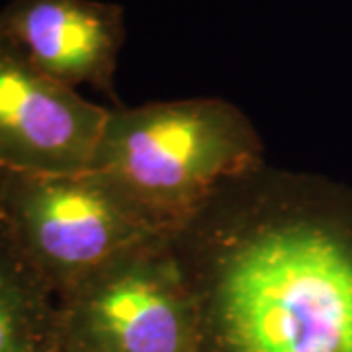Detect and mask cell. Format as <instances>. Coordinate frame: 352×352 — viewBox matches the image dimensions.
I'll return each mask as SVG.
<instances>
[{"mask_svg": "<svg viewBox=\"0 0 352 352\" xmlns=\"http://www.w3.org/2000/svg\"><path fill=\"white\" fill-rule=\"evenodd\" d=\"M168 239L200 352H352V190L264 163Z\"/></svg>", "mask_w": 352, "mask_h": 352, "instance_id": "1", "label": "cell"}, {"mask_svg": "<svg viewBox=\"0 0 352 352\" xmlns=\"http://www.w3.org/2000/svg\"><path fill=\"white\" fill-rule=\"evenodd\" d=\"M264 163L263 139L247 113L201 96L112 106L90 168L170 235L223 184Z\"/></svg>", "mask_w": 352, "mask_h": 352, "instance_id": "2", "label": "cell"}, {"mask_svg": "<svg viewBox=\"0 0 352 352\" xmlns=\"http://www.w3.org/2000/svg\"><path fill=\"white\" fill-rule=\"evenodd\" d=\"M0 229L55 296L166 235L92 168L50 175L0 166Z\"/></svg>", "mask_w": 352, "mask_h": 352, "instance_id": "3", "label": "cell"}, {"mask_svg": "<svg viewBox=\"0 0 352 352\" xmlns=\"http://www.w3.org/2000/svg\"><path fill=\"white\" fill-rule=\"evenodd\" d=\"M59 352H200L198 309L168 235L57 296Z\"/></svg>", "mask_w": 352, "mask_h": 352, "instance_id": "4", "label": "cell"}, {"mask_svg": "<svg viewBox=\"0 0 352 352\" xmlns=\"http://www.w3.org/2000/svg\"><path fill=\"white\" fill-rule=\"evenodd\" d=\"M108 110L0 38V166L50 175L90 170Z\"/></svg>", "mask_w": 352, "mask_h": 352, "instance_id": "5", "label": "cell"}, {"mask_svg": "<svg viewBox=\"0 0 352 352\" xmlns=\"http://www.w3.org/2000/svg\"><path fill=\"white\" fill-rule=\"evenodd\" d=\"M0 38L51 78L116 96L118 57L126 41L124 8L102 0H10L0 10Z\"/></svg>", "mask_w": 352, "mask_h": 352, "instance_id": "6", "label": "cell"}, {"mask_svg": "<svg viewBox=\"0 0 352 352\" xmlns=\"http://www.w3.org/2000/svg\"><path fill=\"white\" fill-rule=\"evenodd\" d=\"M0 352H59L57 296L0 229Z\"/></svg>", "mask_w": 352, "mask_h": 352, "instance_id": "7", "label": "cell"}]
</instances>
